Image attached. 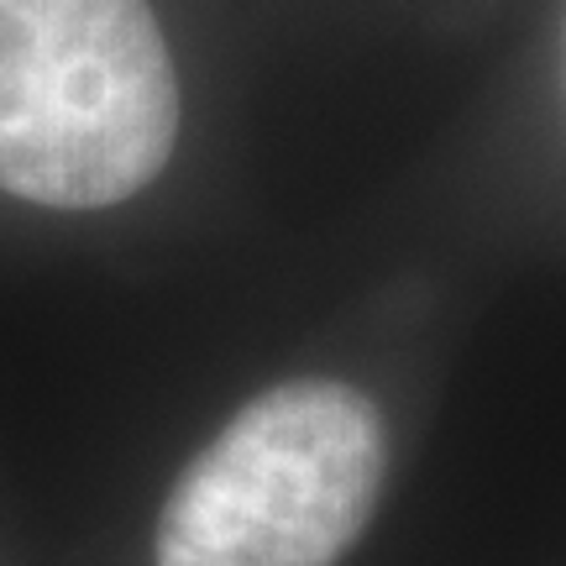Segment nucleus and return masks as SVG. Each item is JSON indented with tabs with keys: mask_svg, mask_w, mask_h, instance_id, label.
I'll list each match as a JSON object with an SVG mask.
<instances>
[{
	"mask_svg": "<svg viewBox=\"0 0 566 566\" xmlns=\"http://www.w3.org/2000/svg\"><path fill=\"white\" fill-rule=\"evenodd\" d=\"M179 74L147 0H0V189L101 210L163 174Z\"/></svg>",
	"mask_w": 566,
	"mask_h": 566,
	"instance_id": "f257e3e1",
	"label": "nucleus"
},
{
	"mask_svg": "<svg viewBox=\"0 0 566 566\" xmlns=\"http://www.w3.org/2000/svg\"><path fill=\"white\" fill-rule=\"evenodd\" d=\"M388 436L352 384L258 394L168 493L158 566H331L378 504Z\"/></svg>",
	"mask_w": 566,
	"mask_h": 566,
	"instance_id": "f03ea898",
	"label": "nucleus"
}]
</instances>
